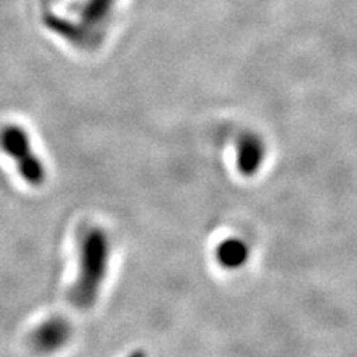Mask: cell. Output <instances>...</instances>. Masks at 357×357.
I'll return each instance as SVG.
<instances>
[{"label":"cell","mask_w":357,"mask_h":357,"mask_svg":"<svg viewBox=\"0 0 357 357\" xmlns=\"http://www.w3.org/2000/svg\"><path fill=\"white\" fill-rule=\"evenodd\" d=\"M110 240L105 229L94 227L79 241V268L70 289V303L79 310L94 307L109 271Z\"/></svg>","instance_id":"cell-1"},{"label":"cell","mask_w":357,"mask_h":357,"mask_svg":"<svg viewBox=\"0 0 357 357\" xmlns=\"http://www.w3.org/2000/svg\"><path fill=\"white\" fill-rule=\"evenodd\" d=\"M118 0H81L76 6V21L67 20L45 9L43 21L52 31L75 43H96L102 38L114 15Z\"/></svg>","instance_id":"cell-2"},{"label":"cell","mask_w":357,"mask_h":357,"mask_svg":"<svg viewBox=\"0 0 357 357\" xmlns=\"http://www.w3.org/2000/svg\"><path fill=\"white\" fill-rule=\"evenodd\" d=\"M0 148L14 160L17 172L30 186H42L47 181V169L40 156L33 149L31 139L26 128L17 124H6L0 128Z\"/></svg>","instance_id":"cell-3"},{"label":"cell","mask_w":357,"mask_h":357,"mask_svg":"<svg viewBox=\"0 0 357 357\" xmlns=\"http://www.w3.org/2000/svg\"><path fill=\"white\" fill-rule=\"evenodd\" d=\"M72 337V326L64 317H51L31 333V345L39 351L51 353L61 349Z\"/></svg>","instance_id":"cell-4"},{"label":"cell","mask_w":357,"mask_h":357,"mask_svg":"<svg viewBox=\"0 0 357 357\" xmlns=\"http://www.w3.org/2000/svg\"><path fill=\"white\" fill-rule=\"evenodd\" d=\"M262 158H264V148L258 139L253 136H248L240 142L238 167L243 173L245 174L255 173L259 169Z\"/></svg>","instance_id":"cell-5"},{"label":"cell","mask_w":357,"mask_h":357,"mask_svg":"<svg viewBox=\"0 0 357 357\" xmlns=\"http://www.w3.org/2000/svg\"><path fill=\"white\" fill-rule=\"evenodd\" d=\"M218 258L225 266H238L248 258V249L241 241H225L218 249Z\"/></svg>","instance_id":"cell-6"}]
</instances>
